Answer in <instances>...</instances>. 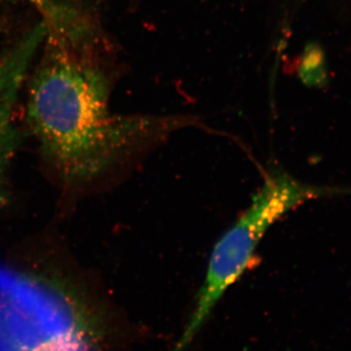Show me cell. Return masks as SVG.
I'll use <instances>...</instances> for the list:
<instances>
[{
  "instance_id": "277c9868",
  "label": "cell",
  "mask_w": 351,
  "mask_h": 351,
  "mask_svg": "<svg viewBox=\"0 0 351 351\" xmlns=\"http://www.w3.org/2000/svg\"><path fill=\"white\" fill-rule=\"evenodd\" d=\"M22 1L27 2L32 6L36 7L39 11L45 14L46 21H52L56 19V11L53 9L51 0H22Z\"/></svg>"
},
{
  "instance_id": "3957f363",
  "label": "cell",
  "mask_w": 351,
  "mask_h": 351,
  "mask_svg": "<svg viewBox=\"0 0 351 351\" xmlns=\"http://www.w3.org/2000/svg\"><path fill=\"white\" fill-rule=\"evenodd\" d=\"M45 34V27L39 25L14 49L0 58V202L3 199L7 168L15 147L14 107L29 64Z\"/></svg>"
},
{
  "instance_id": "5b68a950",
  "label": "cell",
  "mask_w": 351,
  "mask_h": 351,
  "mask_svg": "<svg viewBox=\"0 0 351 351\" xmlns=\"http://www.w3.org/2000/svg\"><path fill=\"white\" fill-rule=\"evenodd\" d=\"M0 351H4V350H2V348H0Z\"/></svg>"
},
{
  "instance_id": "6da1fadb",
  "label": "cell",
  "mask_w": 351,
  "mask_h": 351,
  "mask_svg": "<svg viewBox=\"0 0 351 351\" xmlns=\"http://www.w3.org/2000/svg\"><path fill=\"white\" fill-rule=\"evenodd\" d=\"M46 38L29 85L27 119L64 180L94 179L175 129L171 122L112 117L100 71L71 47L58 23H48Z\"/></svg>"
},
{
  "instance_id": "7a4b0ae2",
  "label": "cell",
  "mask_w": 351,
  "mask_h": 351,
  "mask_svg": "<svg viewBox=\"0 0 351 351\" xmlns=\"http://www.w3.org/2000/svg\"><path fill=\"white\" fill-rule=\"evenodd\" d=\"M343 195H351V189L308 184L280 168L269 171L250 206L215 245L195 308L171 351L188 350L226 291L248 267L270 226L308 201Z\"/></svg>"
}]
</instances>
